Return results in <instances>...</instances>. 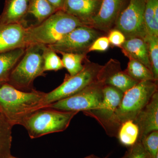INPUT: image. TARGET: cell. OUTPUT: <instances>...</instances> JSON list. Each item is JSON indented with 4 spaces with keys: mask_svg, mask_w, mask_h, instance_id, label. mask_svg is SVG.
Returning <instances> with one entry per match:
<instances>
[{
    "mask_svg": "<svg viewBox=\"0 0 158 158\" xmlns=\"http://www.w3.org/2000/svg\"><path fill=\"white\" fill-rule=\"evenodd\" d=\"M45 95L34 89L22 91L6 83L0 86V113L12 127L22 125L33 113L46 108Z\"/></svg>",
    "mask_w": 158,
    "mask_h": 158,
    "instance_id": "1",
    "label": "cell"
},
{
    "mask_svg": "<svg viewBox=\"0 0 158 158\" xmlns=\"http://www.w3.org/2000/svg\"><path fill=\"white\" fill-rule=\"evenodd\" d=\"M85 25L63 11H56L41 23L26 27V46L30 44H55L77 27Z\"/></svg>",
    "mask_w": 158,
    "mask_h": 158,
    "instance_id": "2",
    "label": "cell"
},
{
    "mask_svg": "<svg viewBox=\"0 0 158 158\" xmlns=\"http://www.w3.org/2000/svg\"><path fill=\"white\" fill-rule=\"evenodd\" d=\"M47 45L30 44L11 72L8 84L18 90L29 91L33 88L34 80L44 76L43 56Z\"/></svg>",
    "mask_w": 158,
    "mask_h": 158,
    "instance_id": "3",
    "label": "cell"
},
{
    "mask_svg": "<svg viewBox=\"0 0 158 158\" xmlns=\"http://www.w3.org/2000/svg\"><path fill=\"white\" fill-rule=\"evenodd\" d=\"M78 113L42 108L28 117L22 126L27 130L30 138L35 139L65 131Z\"/></svg>",
    "mask_w": 158,
    "mask_h": 158,
    "instance_id": "4",
    "label": "cell"
},
{
    "mask_svg": "<svg viewBox=\"0 0 158 158\" xmlns=\"http://www.w3.org/2000/svg\"><path fill=\"white\" fill-rule=\"evenodd\" d=\"M158 82L144 81L139 82L123 94L115 112V120L120 126L127 120L134 121L139 113L158 90Z\"/></svg>",
    "mask_w": 158,
    "mask_h": 158,
    "instance_id": "5",
    "label": "cell"
},
{
    "mask_svg": "<svg viewBox=\"0 0 158 158\" xmlns=\"http://www.w3.org/2000/svg\"><path fill=\"white\" fill-rule=\"evenodd\" d=\"M102 66L86 59L81 71L73 76L65 75L64 81L60 86L46 93L44 102L46 108L51 104L72 96L97 81Z\"/></svg>",
    "mask_w": 158,
    "mask_h": 158,
    "instance_id": "6",
    "label": "cell"
},
{
    "mask_svg": "<svg viewBox=\"0 0 158 158\" xmlns=\"http://www.w3.org/2000/svg\"><path fill=\"white\" fill-rule=\"evenodd\" d=\"M105 85L104 83L98 79L76 94L51 104L48 107L78 113L101 107Z\"/></svg>",
    "mask_w": 158,
    "mask_h": 158,
    "instance_id": "7",
    "label": "cell"
},
{
    "mask_svg": "<svg viewBox=\"0 0 158 158\" xmlns=\"http://www.w3.org/2000/svg\"><path fill=\"white\" fill-rule=\"evenodd\" d=\"M103 94L104 99L101 107L83 113L86 116L97 120L108 135L116 137L120 127L115 120V112L124 93L114 87L105 85Z\"/></svg>",
    "mask_w": 158,
    "mask_h": 158,
    "instance_id": "8",
    "label": "cell"
},
{
    "mask_svg": "<svg viewBox=\"0 0 158 158\" xmlns=\"http://www.w3.org/2000/svg\"><path fill=\"white\" fill-rule=\"evenodd\" d=\"M146 0H130L127 7L119 15L114 29L121 31L126 40L141 38L147 35L144 21Z\"/></svg>",
    "mask_w": 158,
    "mask_h": 158,
    "instance_id": "9",
    "label": "cell"
},
{
    "mask_svg": "<svg viewBox=\"0 0 158 158\" xmlns=\"http://www.w3.org/2000/svg\"><path fill=\"white\" fill-rule=\"evenodd\" d=\"M103 34L93 27L80 26L55 44L48 46L57 53H72L87 55L89 48L94 40Z\"/></svg>",
    "mask_w": 158,
    "mask_h": 158,
    "instance_id": "10",
    "label": "cell"
},
{
    "mask_svg": "<svg viewBox=\"0 0 158 158\" xmlns=\"http://www.w3.org/2000/svg\"><path fill=\"white\" fill-rule=\"evenodd\" d=\"M130 0H103L98 14L94 18L91 27L108 34L115 28L117 19L126 8Z\"/></svg>",
    "mask_w": 158,
    "mask_h": 158,
    "instance_id": "11",
    "label": "cell"
},
{
    "mask_svg": "<svg viewBox=\"0 0 158 158\" xmlns=\"http://www.w3.org/2000/svg\"><path fill=\"white\" fill-rule=\"evenodd\" d=\"M99 79L105 85L114 87L123 93L139 83L122 70L120 62L113 59L103 65Z\"/></svg>",
    "mask_w": 158,
    "mask_h": 158,
    "instance_id": "12",
    "label": "cell"
},
{
    "mask_svg": "<svg viewBox=\"0 0 158 158\" xmlns=\"http://www.w3.org/2000/svg\"><path fill=\"white\" fill-rule=\"evenodd\" d=\"M103 0H65L62 11L91 27L98 14Z\"/></svg>",
    "mask_w": 158,
    "mask_h": 158,
    "instance_id": "13",
    "label": "cell"
},
{
    "mask_svg": "<svg viewBox=\"0 0 158 158\" xmlns=\"http://www.w3.org/2000/svg\"><path fill=\"white\" fill-rule=\"evenodd\" d=\"M27 27L22 24L0 23V53L26 47Z\"/></svg>",
    "mask_w": 158,
    "mask_h": 158,
    "instance_id": "14",
    "label": "cell"
},
{
    "mask_svg": "<svg viewBox=\"0 0 158 158\" xmlns=\"http://www.w3.org/2000/svg\"><path fill=\"white\" fill-rule=\"evenodd\" d=\"M138 126L139 135L138 141L154 131H158V91L134 120Z\"/></svg>",
    "mask_w": 158,
    "mask_h": 158,
    "instance_id": "15",
    "label": "cell"
},
{
    "mask_svg": "<svg viewBox=\"0 0 158 158\" xmlns=\"http://www.w3.org/2000/svg\"><path fill=\"white\" fill-rule=\"evenodd\" d=\"M30 1L6 0L4 9L0 15V23H18L25 25V18L28 14Z\"/></svg>",
    "mask_w": 158,
    "mask_h": 158,
    "instance_id": "16",
    "label": "cell"
},
{
    "mask_svg": "<svg viewBox=\"0 0 158 158\" xmlns=\"http://www.w3.org/2000/svg\"><path fill=\"white\" fill-rule=\"evenodd\" d=\"M120 48L125 56L138 60L152 71L147 44L144 39L135 37L126 40Z\"/></svg>",
    "mask_w": 158,
    "mask_h": 158,
    "instance_id": "17",
    "label": "cell"
},
{
    "mask_svg": "<svg viewBox=\"0 0 158 158\" xmlns=\"http://www.w3.org/2000/svg\"><path fill=\"white\" fill-rule=\"evenodd\" d=\"M26 48H20L0 53V86L8 83L12 71L23 55Z\"/></svg>",
    "mask_w": 158,
    "mask_h": 158,
    "instance_id": "18",
    "label": "cell"
},
{
    "mask_svg": "<svg viewBox=\"0 0 158 158\" xmlns=\"http://www.w3.org/2000/svg\"><path fill=\"white\" fill-rule=\"evenodd\" d=\"M144 21L147 35L158 37V0H146Z\"/></svg>",
    "mask_w": 158,
    "mask_h": 158,
    "instance_id": "19",
    "label": "cell"
},
{
    "mask_svg": "<svg viewBox=\"0 0 158 158\" xmlns=\"http://www.w3.org/2000/svg\"><path fill=\"white\" fill-rule=\"evenodd\" d=\"M12 127L0 113V158H7L11 155Z\"/></svg>",
    "mask_w": 158,
    "mask_h": 158,
    "instance_id": "20",
    "label": "cell"
},
{
    "mask_svg": "<svg viewBox=\"0 0 158 158\" xmlns=\"http://www.w3.org/2000/svg\"><path fill=\"white\" fill-rule=\"evenodd\" d=\"M139 135L138 126L133 120H127L122 123L116 138L123 145L132 146L138 141Z\"/></svg>",
    "mask_w": 158,
    "mask_h": 158,
    "instance_id": "21",
    "label": "cell"
},
{
    "mask_svg": "<svg viewBox=\"0 0 158 158\" xmlns=\"http://www.w3.org/2000/svg\"><path fill=\"white\" fill-rule=\"evenodd\" d=\"M124 71L132 78L138 82L155 81L151 71L141 62L135 59H129L127 68Z\"/></svg>",
    "mask_w": 158,
    "mask_h": 158,
    "instance_id": "22",
    "label": "cell"
},
{
    "mask_svg": "<svg viewBox=\"0 0 158 158\" xmlns=\"http://www.w3.org/2000/svg\"><path fill=\"white\" fill-rule=\"evenodd\" d=\"M56 10L48 0H30L28 14L41 23L56 12Z\"/></svg>",
    "mask_w": 158,
    "mask_h": 158,
    "instance_id": "23",
    "label": "cell"
},
{
    "mask_svg": "<svg viewBox=\"0 0 158 158\" xmlns=\"http://www.w3.org/2000/svg\"><path fill=\"white\" fill-rule=\"evenodd\" d=\"M63 67L68 71L69 75L73 76L83 70L85 61L87 59L86 54L61 53Z\"/></svg>",
    "mask_w": 158,
    "mask_h": 158,
    "instance_id": "24",
    "label": "cell"
},
{
    "mask_svg": "<svg viewBox=\"0 0 158 158\" xmlns=\"http://www.w3.org/2000/svg\"><path fill=\"white\" fill-rule=\"evenodd\" d=\"M147 43L152 72L156 82L158 81V37L147 35L144 39Z\"/></svg>",
    "mask_w": 158,
    "mask_h": 158,
    "instance_id": "25",
    "label": "cell"
},
{
    "mask_svg": "<svg viewBox=\"0 0 158 158\" xmlns=\"http://www.w3.org/2000/svg\"><path fill=\"white\" fill-rule=\"evenodd\" d=\"M44 71H57L62 69L63 67L62 59L57 55V53L46 46L43 56Z\"/></svg>",
    "mask_w": 158,
    "mask_h": 158,
    "instance_id": "26",
    "label": "cell"
},
{
    "mask_svg": "<svg viewBox=\"0 0 158 158\" xmlns=\"http://www.w3.org/2000/svg\"><path fill=\"white\" fill-rule=\"evenodd\" d=\"M140 141L150 158H158V131L144 136Z\"/></svg>",
    "mask_w": 158,
    "mask_h": 158,
    "instance_id": "27",
    "label": "cell"
},
{
    "mask_svg": "<svg viewBox=\"0 0 158 158\" xmlns=\"http://www.w3.org/2000/svg\"><path fill=\"white\" fill-rule=\"evenodd\" d=\"M129 147L123 158H150L141 141H137Z\"/></svg>",
    "mask_w": 158,
    "mask_h": 158,
    "instance_id": "28",
    "label": "cell"
},
{
    "mask_svg": "<svg viewBox=\"0 0 158 158\" xmlns=\"http://www.w3.org/2000/svg\"><path fill=\"white\" fill-rule=\"evenodd\" d=\"M108 38L110 44L114 47L120 48L126 40L124 34L118 30L113 29L108 34Z\"/></svg>",
    "mask_w": 158,
    "mask_h": 158,
    "instance_id": "29",
    "label": "cell"
},
{
    "mask_svg": "<svg viewBox=\"0 0 158 158\" xmlns=\"http://www.w3.org/2000/svg\"><path fill=\"white\" fill-rule=\"evenodd\" d=\"M110 45L107 36L102 35L94 40L89 48L88 53L93 51L105 52L107 50Z\"/></svg>",
    "mask_w": 158,
    "mask_h": 158,
    "instance_id": "30",
    "label": "cell"
},
{
    "mask_svg": "<svg viewBox=\"0 0 158 158\" xmlns=\"http://www.w3.org/2000/svg\"><path fill=\"white\" fill-rule=\"evenodd\" d=\"M56 11H62L65 0H48Z\"/></svg>",
    "mask_w": 158,
    "mask_h": 158,
    "instance_id": "31",
    "label": "cell"
},
{
    "mask_svg": "<svg viewBox=\"0 0 158 158\" xmlns=\"http://www.w3.org/2000/svg\"><path fill=\"white\" fill-rule=\"evenodd\" d=\"M84 158H100L97 156L94 155H91L88 156Z\"/></svg>",
    "mask_w": 158,
    "mask_h": 158,
    "instance_id": "32",
    "label": "cell"
},
{
    "mask_svg": "<svg viewBox=\"0 0 158 158\" xmlns=\"http://www.w3.org/2000/svg\"><path fill=\"white\" fill-rule=\"evenodd\" d=\"M7 158H17L16 157H15L13 156H9V157Z\"/></svg>",
    "mask_w": 158,
    "mask_h": 158,
    "instance_id": "33",
    "label": "cell"
},
{
    "mask_svg": "<svg viewBox=\"0 0 158 158\" xmlns=\"http://www.w3.org/2000/svg\"><path fill=\"white\" fill-rule=\"evenodd\" d=\"M120 158H123V157H122Z\"/></svg>",
    "mask_w": 158,
    "mask_h": 158,
    "instance_id": "34",
    "label": "cell"
},
{
    "mask_svg": "<svg viewBox=\"0 0 158 158\" xmlns=\"http://www.w3.org/2000/svg\"></svg>",
    "mask_w": 158,
    "mask_h": 158,
    "instance_id": "35",
    "label": "cell"
}]
</instances>
